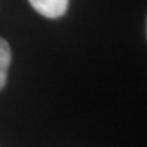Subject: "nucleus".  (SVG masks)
Segmentation results:
<instances>
[{
	"instance_id": "nucleus-1",
	"label": "nucleus",
	"mask_w": 147,
	"mask_h": 147,
	"mask_svg": "<svg viewBox=\"0 0 147 147\" xmlns=\"http://www.w3.org/2000/svg\"><path fill=\"white\" fill-rule=\"evenodd\" d=\"M32 8L45 18H60L68 11L69 0H29Z\"/></svg>"
},
{
	"instance_id": "nucleus-2",
	"label": "nucleus",
	"mask_w": 147,
	"mask_h": 147,
	"mask_svg": "<svg viewBox=\"0 0 147 147\" xmlns=\"http://www.w3.org/2000/svg\"><path fill=\"white\" fill-rule=\"evenodd\" d=\"M11 47L5 41L3 38H0V90L6 86V80H8V69L11 65Z\"/></svg>"
}]
</instances>
